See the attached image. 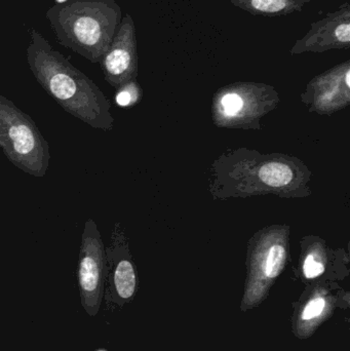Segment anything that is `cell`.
<instances>
[{
    "mask_svg": "<svg viewBox=\"0 0 350 351\" xmlns=\"http://www.w3.org/2000/svg\"><path fill=\"white\" fill-rule=\"evenodd\" d=\"M26 57L35 80L66 112L95 129H113L110 101L35 29L30 30Z\"/></svg>",
    "mask_w": 350,
    "mask_h": 351,
    "instance_id": "cell-1",
    "label": "cell"
},
{
    "mask_svg": "<svg viewBox=\"0 0 350 351\" xmlns=\"http://www.w3.org/2000/svg\"><path fill=\"white\" fill-rule=\"evenodd\" d=\"M45 18L58 43L92 63H100L123 19L115 0H66L47 10Z\"/></svg>",
    "mask_w": 350,
    "mask_h": 351,
    "instance_id": "cell-2",
    "label": "cell"
},
{
    "mask_svg": "<svg viewBox=\"0 0 350 351\" xmlns=\"http://www.w3.org/2000/svg\"><path fill=\"white\" fill-rule=\"evenodd\" d=\"M290 253V227L273 225L258 231L249 241L247 278L240 311L260 306L286 266Z\"/></svg>",
    "mask_w": 350,
    "mask_h": 351,
    "instance_id": "cell-3",
    "label": "cell"
},
{
    "mask_svg": "<svg viewBox=\"0 0 350 351\" xmlns=\"http://www.w3.org/2000/svg\"><path fill=\"white\" fill-rule=\"evenodd\" d=\"M0 148L16 168L45 177L51 160L47 140L33 119L0 95Z\"/></svg>",
    "mask_w": 350,
    "mask_h": 351,
    "instance_id": "cell-4",
    "label": "cell"
},
{
    "mask_svg": "<svg viewBox=\"0 0 350 351\" xmlns=\"http://www.w3.org/2000/svg\"><path fill=\"white\" fill-rule=\"evenodd\" d=\"M279 102L277 90L269 84L234 82L214 95L212 115L220 128L259 129L261 117L271 112Z\"/></svg>",
    "mask_w": 350,
    "mask_h": 351,
    "instance_id": "cell-5",
    "label": "cell"
},
{
    "mask_svg": "<svg viewBox=\"0 0 350 351\" xmlns=\"http://www.w3.org/2000/svg\"><path fill=\"white\" fill-rule=\"evenodd\" d=\"M349 306V293L336 282L318 280L308 285L294 303L292 332L298 339H308L334 315L337 309Z\"/></svg>",
    "mask_w": 350,
    "mask_h": 351,
    "instance_id": "cell-6",
    "label": "cell"
},
{
    "mask_svg": "<svg viewBox=\"0 0 350 351\" xmlns=\"http://www.w3.org/2000/svg\"><path fill=\"white\" fill-rule=\"evenodd\" d=\"M248 168V167H247ZM247 169L245 187L238 195L275 193L284 196H301L304 186L310 179L306 167L297 158L273 156L263 158Z\"/></svg>",
    "mask_w": 350,
    "mask_h": 351,
    "instance_id": "cell-7",
    "label": "cell"
},
{
    "mask_svg": "<svg viewBox=\"0 0 350 351\" xmlns=\"http://www.w3.org/2000/svg\"><path fill=\"white\" fill-rule=\"evenodd\" d=\"M106 254L100 231L92 219L84 224L78 262V285L84 311L95 317L100 311L105 292Z\"/></svg>",
    "mask_w": 350,
    "mask_h": 351,
    "instance_id": "cell-8",
    "label": "cell"
},
{
    "mask_svg": "<svg viewBox=\"0 0 350 351\" xmlns=\"http://www.w3.org/2000/svg\"><path fill=\"white\" fill-rule=\"evenodd\" d=\"M105 80L118 88L138 76V51L136 26L131 14L121 19L112 43L100 61Z\"/></svg>",
    "mask_w": 350,
    "mask_h": 351,
    "instance_id": "cell-9",
    "label": "cell"
},
{
    "mask_svg": "<svg viewBox=\"0 0 350 351\" xmlns=\"http://www.w3.org/2000/svg\"><path fill=\"white\" fill-rule=\"evenodd\" d=\"M106 276L110 301L123 306L135 297L138 288L137 271L129 254V243L119 224H115L111 243L105 247Z\"/></svg>",
    "mask_w": 350,
    "mask_h": 351,
    "instance_id": "cell-10",
    "label": "cell"
},
{
    "mask_svg": "<svg viewBox=\"0 0 350 351\" xmlns=\"http://www.w3.org/2000/svg\"><path fill=\"white\" fill-rule=\"evenodd\" d=\"M302 101L310 111H316L320 114H330L349 106V60L312 78L302 95Z\"/></svg>",
    "mask_w": 350,
    "mask_h": 351,
    "instance_id": "cell-11",
    "label": "cell"
},
{
    "mask_svg": "<svg viewBox=\"0 0 350 351\" xmlns=\"http://www.w3.org/2000/svg\"><path fill=\"white\" fill-rule=\"evenodd\" d=\"M350 47V4L345 2L335 12L312 23L310 30L290 49L292 56L325 53Z\"/></svg>",
    "mask_w": 350,
    "mask_h": 351,
    "instance_id": "cell-12",
    "label": "cell"
},
{
    "mask_svg": "<svg viewBox=\"0 0 350 351\" xmlns=\"http://www.w3.org/2000/svg\"><path fill=\"white\" fill-rule=\"evenodd\" d=\"M299 276L308 285L318 280L336 282L343 278V270L335 267L334 253L320 237H306L302 241Z\"/></svg>",
    "mask_w": 350,
    "mask_h": 351,
    "instance_id": "cell-13",
    "label": "cell"
},
{
    "mask_svg": "<svg viewBox=\"0 0 350 351\" xmlns=\"http://www.w3.org/2000/svg\"><path fill=\"white\" fill-rule=\"evenodd\" d=\"M236 8L254 16H283L301 12L312 0H229Z\"/></svg>",
    "mask_w": 350,
    "mask_h": 351,
    "instance_id": "cell-14",
    "label": "cell"
},
{
    "mask_svg": "<svg viewBox=\"0 0 350 351\" xmlns=\"http://www.w3.org/2000/svg\"><path fill=\"white\" fill-rule=\"evenodd\" d=\"M142 97H143V90L137 80H134L116 88L114 102L121 108H131L141 101Z\"/></svg>",
    "mask_w": 350,
    "mask_h": 351,
    "instance_id": "cell-15",
    "label": "cell"
},
{
    "mask_svg": "<svg viewBox=\"0 0 350 351\" xmlns=\"http://www.w3.org/2000/svg\"><path fill=\"white\" fill-rule=\"evenodd\" d=\"M98 351H106V350H98Z\"/></svg>",
    "mask_w": 350,
    "mask_h": 351,
    "instance_id": "cell-16",
    "label": "cell"
}]
</instances>
